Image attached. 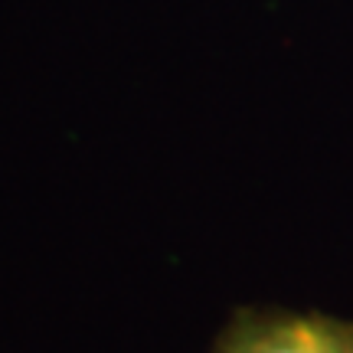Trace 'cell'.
<instances>
[{
    "label": "cell",
    "mask_w": 353,
    "mask_h": 353,
    "mask_svg": "<svg viewBox=\"0 0 353 353\" xmlns=\"http://www.w3.org/2000/svg\"><path fill=\"white\" fill-rule=\"evenodd\" d=\"M210 353H353V321L324 311L236 307Z\"/></svg>",
    "instance_id": "obj_1"
}]
</instances>
